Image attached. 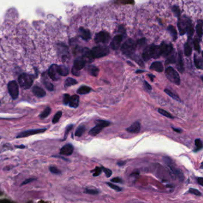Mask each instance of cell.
<instances>
[{
  "label": "cell",
  "instance_id": "obj_1",
  "mask_svg": "<svg viewBox=\"0 0 203 203\" xmlns=\"http://www.w3.org/2000/svg\"><path fill=\"white\" fill-rule=\"evenodd\" d=\"M162 55L160 46L151 45L144 50L142 53V59L144 61H148L151 58L158 59Z\"/></svg>",
  "mask_w": 203,
  "mask_h": 203
},
{
  "label": "cell",
  "instance_id": "obj_2",
  "mask_svg": "<svg viewBox=\"0 0 203 203\" xmlns=\"http://www.w3.org/2000/svg\"><path fill=\"white\" fill-rule=\"evenodd\" d=\"M136 49V43L132 39H129L124 42L122 47L123 53L129 57L132 56Z\"/></svg>",
  "mask_w": 203,
  "mask_h": 203
},
{
  "label": "cell",
  "instance_id": "obj_3",
  "mask_svg": "<svg viewBox=\"0 0 203 203\" xmlns=\"http://www.w3.org/2000/svg\"><path fill=\"white\" fill-rule=\"evenodd\" d=\"M34 82L32 76L27 74H23L19 77V83L22 88L24 90L29 89Z\"/></svg>",
  "mask_w": 203,
  "mask_h": 203
},
{
  "label": "cell",
  "instance_id": "obj_4",
  "mask_svg": "<svg viewBox=\"0 0 203 203\" xmlns=\"http://www.w3.org/2000/svg\"><path fill=\"white\" fill-rule=\"evenodd\" d=\"M165 74H166V77L170 82L177 85H180L181 79H180L179 75L173 67H167L165 70Z\"/></svg>",
  "mask_w": 203,
  "mask_h": 203
},
{
  "label": "cell",
  "instance_id": "obj_5",
  "mask_svg": "<svg viewBox=\"0 0 203 203\" xmlns=\"http://www.w3.org/2000/svg\"><path fill=\"white\" fill-rule=\"evenodd\" d=\"M110 125V123L106 120H97V125L92 128L89 132V135H90L92 136H95L97 135L98 134L101 132L104 127L109 126Z\"/></svg>",
  "mask_w": 203,
  "mask_h": 203
},
{
  "label": "cell",
  "instance_id": "obj_6",
  "mask_svg": "<svg viewBox=\"0 0 203 203\" xmlns=\"http://www.w3.org/2000/svg\"><path fill=\"white\" fill-rule=\"evenodd\" d=\"M91 52L94 58H101L106 56L109 53V49L106 46H97L94 47Z\"/></svg>",
  "mask_w": 203,
  "mask_h": 203
},
{
  "label": "cell",
  "instance_id": "obj_7",
  "mask_svg": "<svg viewBox=\"0 0 203 203\" xmlns=\"http://www.w3.org/2000/svg\"><path fill=\"white\" fill-rule=\"evenodd\" d=\"M8 90L10 96L13 99H16L18 98L19 94V85L15 80L10 81L8 83Z\"/></svg>",
  "mask_w": 203,
  "mask_h": 203
},
{
  "label": "cell",
  "instance_id": "obj_8",
  "mask_svg": "<svg viewBox=\"0 0 203 203\" xmlns=\"http://www.w3.org/2000/svg\"><path fill=\"white\" fill-rule=\"evenodd\" d=\"M110 39V35L104 31H101L97 33L95 36V42L96 43H107Z\"/></svg>",
  "mask_w": 203,
  "mask_h": 203
},
{
  "label": "cell",
  "instance_id": "obj_9",
  "mask_svg": "<svg viewBox=\"0 0 203 203\" xmlns=\"http://www.w3.org/2000/svg\"><path fill=\"white\" fill-rule=\"evenodd\" d=\"M160 47L161 50L162 55H163V57L169 56L173 50V46L171 43H168L166 42H163Z\"/></svg>",
  "mask_w": 203,
  "mask_h": 203
},
{
  "label": "cell",
  "instance_id": "obj_10",
  "mask_svg": "<svg viewBox=\"0 0 203 203\" xmlns=\"http://www.w3.org/2000/svg\"><path fill=\"white\" fill-rule=\"evenodd\" d=\"M57 67L58 65L52 64L50 66L48 70V76L52 80L54 81L59 80L60 78V75L59 74V72H58Z\"/></svg>",
  "mask_w": 203,
  "mask_h": 203
},
{
  "label": "cell",
  "instance_id": "obj_11",
  "mask_svg": "<svg viewBox=\"0 0 203 203\" xmlns=\"http://www.w3.org/2000/svg\"><path fill=\"white\" fill-rule=\"evenodd\" d=\"M46 129H31V130H26V131H24L23 132H22L21 134H20L17 138H24V137H27L30 135H35L39 133H42L44 132V131H46Z\"/></svg>",
  "mask_w": 203,
  "mask_h": 203
},
{
  "label": "cell",
  "instance_id": "obj_12",
  "mask_svg": "<svg viewBox=\"0 0 203 203\" xmlns=\"http://www.w3.org/2000/svg\"><path fill=\"white\" fill-rule=\"evenodd\" d=\"M82 57L84 59L85 62L91 63L93 61L94 57L92 56L91 50L88 48H84L82 51Z\"/></svg>",
  "mask_w": 203,
  "mask_h": 203
},
{
  "label": "cell",
  "instance_id": "obj_13",
  "mask_svg": "<svg viewBox=\"0 0 203 203\" xmlns=\"http://www.w3.org/2000/svg\"><path fill=\"white\" fill-rule=\"evenodd\" d=\"M122 39H123V37L120 35L115 36L113 38V39L110 43L111 48L114 50H118L120 46V43L122 41Z\"/></svg>",
  "mask_w": 203,
  "mask_h": 203
},
{
  "label": "cell",
  "instance_id": "obj_14",
  "mask_svg": "<svg viewBox=\"0 0 203 203\" xmlns=\"http://www.w3.org/2000/svg\"><path fill=\"white\" fill-rule=\"evenodd\" d=\"M74 146L70 144H68L63 146L60 151V154L63 155H70L74 153Z\"/></svg>",
  "mask_w": 203,
  "mask_h": 203
},
{
  "label": "cell",
  "instance_id": "obj_15",
  "mask_svg": "<svg viewBox=\"0 0 203 203\" xmlns=\"http://www.w3.org/2000/svg\"><path fill=\"white\" fill-rule=\"evenodd\" d=\"M86 62L82 57H78L74 61L73 68L78 71L82 70L85 66Z\"/></svg>",
  "mask_w": 203,
  "mask_h": 203
},
{
  "label": "cell",
  "instance_id": "obj_16",
  "mask_svg": "<svg viewBox=\"0 0 203 203\" xmlns=\"http://www.w3.org/2000/svg\"><path fill=\"white\" fill-rule=\"evenodd\" d=\"M141 130V124L139 122H136L134 123L132 125H130L129 127L126 129V130L132 134H137L140 132Z\"/></svg>",
  "mask_w": 203,
  "mask_h": 203
},
{
  "label": "cell",
  "instance_id": "obj_17",
  "mask_svg": "<svg viewBox=\"0 0 203 203\" xmlns=\"http://www.w3.org/2000/svg\"><path fill=\"white\" fill-rule=\"evenodd\" d=\"M194 27L192 25V23L190 19L187 18L186 19V32H187L188 37L190 39H191V38L193 36L194 34Z\"/></svg>",
  "mask_w": 203,
  "mask_h": 203
},
{
  "label": "cell",
  "instance_id": "obj_18",
  "mask_svg": "<svg viewBox=\"0 0 203 203\" xmlns=\"http://www.w3.org/2000/svg\"><path fill=\"white\" fill-rule=\"evenodd\" d=\"M187 18L183 17L182 19H180L178 23V26L179 30V33L181 35H183L186 33V23Z\"/></svg>",
  "mask_w": 203,
  "mask_h": 203
},
{
  "label": "cell",
  "instance_id": "obj_19",
  "mask_svg": "<svg viewBox=\"0 0 203 203\" xmlns=\"http://www.w3.org/2000/svg\"><path fill=\"white\" fill-rule=\"evenodd\" d=\"M79 33L80 36L85 41H88L91 38V33L88 29H86L83 27H80L79 29Z\"/></svg>",
  "mask_w": 203,
  "mask_h": 203
},
{
  "label": "cell",
  "instance_id": "obj_20",
  "mask_svg": "<svg viewBox=\"0 0 203 203\" xmlns=\"http://www.w3.org/2000/svg\"><path fill=\"white\" fill-rule=\"evenodd\" d=\"M79 97L78 95H74L70 97L69 101V106L72 108H77L79 106Z\"/></svg>",
  "mask_w": 203,
  "mask_h": 203
},
{
  "label": "cell",
  "instance_id": "obj_21",
  "mask_svg": "<svg viewBox=\"0 0 203 203\" xmlns=\"http://www.w3.org/2000/svg\"><path fill=\"white\" fill-rule=\"evenodd\" d=\"M32 92L34 95L38 98H42L45 97L46 95V91L42 88H41V87H39L38 86H35L32 89Z\"/></svg>",
  "mask_w": 203,
  "mask_h": 203
},
{
  "label": "cell",
  "instance_id": "obj_22",
  "mask_svg": "<svg viewBox=\"0 0 203 203\" xmlns=\"http://www.w3.org/2000/svg\"><path fill=\"white\" fill-rule=\"evenodd\" d=\"M150 69L157 72H162L164 70L163 64L160 62H155L152 63L150 66Z\"/></svg>",
  "mask_w": 203,
  "mask_h": 203
},
{
  "label": "cell",
  "instance_id": "obj_23",
  "mask_svg": "<svg viewBox=\"0 0 203 203\" xmlns=\"http://www.w3.org/2000/svg\"><path fill=\"white\" fill-rule=\"evenodd\" d=\"M176 67L178 70V71L180 72V73H183L185 70L184 69V65H183V60H182V55L181 52H179V55H178V62H177V65H176Z\"/></svg>",
  "mask_w": 203,
  "mask_h": 203
},
{
  "label": "cell",
  "instance_id": "obj_24",
  "mask_svg": "<svg viewBox=\"0 0 203 203\" xmlns=\"http://www.w3.org/2000/svg\"><path fill=\"white\" fill-rule=\"evenodd\" d=\"M57 69H58V72H59V74L60 75V76H66L69 73L68 68L64 65L58 66Z\"/></svg>",
  "mask_w": 203,
  "mask_h": 203
},
{
  "label": "cell",
  "instance_id": "obj_25",
  "mask_svg": "<svg viewBox=\"0 0 203 203\" xmlns=\"http://www.w3.org/2000/svg\"><path fill=\"white\" fill-rule=\"evenodd\" d=\"M88 71L91 76L97 77L99 74V69L94 65H90L88 67Z\"/></svg>",
  "mask_w": 203,
  "mask_h": 203
},
{
  "label": "cell",
  "instance_id": "obj_26",
  "mask_svg": "<svg viewBox=\"0 0 203 203\" xmlns=\"http://www.w3.org/2000/svg\"><path fill=\"white\" fill-rule=\"evenodd\" d=\"M91 91V88L89 86H81L80 88L77 91V93L80 95H83V94H86L90 92Z\"/></svg>",
  "mask_w": 203,
  "mask_h": 203
},
{
  "label": "cell",
  "instance_id": "obj_27",
  "mask_svg": "<svg viewBox=\"0 0 203 203\" xmlns=\"http://www.w3.org/2000/svg\"><path fill=\"white\" fill-rule=\"evenodd\" d=\"M202 24H203L202 20H198L197 26H196V31H197V34L198 36L200 37V38H201L202 36Z\"/></svg>",
  "mask_w": 203,
  "mask_h": 203
},
{
  "label": "cell",
  "instance_id": "obj_28",
  "mask_svg": "<svg viewBox=\"0 0 203 203\" xmlns=\"http://www.w3.org/2000/svg\"><path fill=\"white\" fill-rule=\"evenodd\" d=\"M194 63L196 67L198 69H202V59L196 55H194Z\"/></svg>",
  "mask_w": 203,
  "mask_h": 203
},
{
  "label": "cell",
  "instance_id": "obj_29",
  "mask_svg": "<svg viewBox=\"0 0 203 203\" xmlns=\"http://www.w3.org/2000/svg\"><path fill=\"white\" fill-rule=\"evenodd\" d=\"M168 31L170 33L172 36L173 37V39L174 41H175L177 39V31L176 30V29L175 27H174L172 25H170L168 26Z\"/></svg>",
  "mask_w": 203,
  "mask_h": 203
},
{
  "label": "cell",
  "instance_id": "obj_30",
  "mask_svg": "<svg viewBox=\"0 0 203 203\" xmlns=\"http://www.w3.org/2000/svg\"><path fill=\"white\" fill-rule=\"evenodd\" d=\"M42 81L43 84L44 85L45 87L48 90H49L50 91H52L54 90V85L49 80H48L46 78L42 79Z\"/></svg>",
  "mask_w": 203,
  "mask_h": 203
},
{
  "label": "cell",
  "instance_id": "obj_31",
  "mask_svg": "<svg viewBox=\"0 0 203 203\" xmlns=\"http://www.w3.org/2000/svg\"><path fill=\"white\" fill-rule=\"evenodd\" d=\"M184 53L186 56H190L192 53V47L190 42H186L184 46Z\"/></svg>",
  "mask_w": 203,
  "mask_h": 203
},
{
  "label": "cell",
  "instance_id": "obj_32",
  "mask_svg": "<svg viewBox=\"0 0 203 203\" xmlns=\"http://www.w3.org/2000/svg\"><path fill=\"white\" fill-rule=\"evenodd\" d=\"M77 83H78L77 80H75V79L71 78H68L65 80L64 85H65L66 87H69V86H73V85H75L77 84Z\"/></svg>",
  "mask_w": 203,
  "mask_h": 203
},
{
  "label": "cell",
  "instance_id": "obj_33",
  "mask_svg": "<svg viewBox=\"0 0 203 203\" xmlns=\"http://www.w3.org/2000/svg\"><path fill=\"white\" fill-rule=\"evenodd\" d=\"M85 131V126H80L78 127V128L76 129L75 132V136L78 137L81 136L84 132Z\"/></svg>",
  "mask_w": 203,
  "mask_h": 203
},
{
  "label": "cell",
  "instance_id": "obj_34",
  "mask_svg": "<svg viewBox=\"0 0 203 203\" xmlns=\"http://www.w3.org/2000/svg\"><path fill=\"white\" fill-rule=\"evenodd\" d=\"M51 113V108L50 107H47L43 111L41 114L40 115V118L41 119H43L47 118V117H48V116Z\"/></svg>",
  "mask_w": 203,
  "mask_h": 203
},
{
  "label": "cell",
  "instance_id": "obj_35",
  "mask_svg": "<svg viewBox=\"0 0 203 203\" xmlns=\"http://www.w3.org/2000/svg\"><path fill=\"white\" fill-rule=\"evenodd\" d=\"M164 92H165L168 95H169L170 97H172L173 99H175V100H176V101H181L179 97H178V95H176V94H175V93L172 92L171 91L166 89V90H164Z\"/></svg>",
  "mask_w": 203,
  "mask_h": 203
},
{
  "label": "cell",
  "instance_id": "obj_36",
  "mask_svg": "<svg viewBox=\"0 0 203 203\" xmlns=\"http://www.w3.org/2000/svg\"><path fill=\"white\" fill-rule=\"evenodd\" d=\"M62 112L61 111H58L54 116L52 120V122L53 124H55L57 123L58 122H59L62 117Z\"/></svg>",
  "mask_w": 203,
  "mask_h": 203
},
{
  "label": "cell",
  "instance_id": "obj_37",
  "mask_svg": "<svg viewBox=\"0 0 203 203\" xmlns=\"http://www.w3.org/2000/svg\"><path fill=\"white\" fill-rule=\"evenodd\" d=\"M195 144L196 148L194 150V151H198L202 149V143L200 139H197L195 141Z\"/></svg>",
  "mask_w": 203,
  "mask_h": 203
},
{
  "label": "cell",
  "instance_id": "obj_38",
  "mask_svg": "<svg viewBox=\"0 0 203 203\" xmlns=\"http://www.w3.org/2000/svg\"><path fill=\"white\" fill-rule=\"evenodd\" d=\"M158 112L160 114H161L162 115L164 116H166L168 118H170V119H173L174 117L173 116L170 114L169 113H168L167 111L164 110H163V109H158Z\"/></svg>",
  "mask_w": 203,
  "mask_h": 203
},
{
  "label": "cell",
  "instance_id": "obj_39",
  "mask_svg": "<svg viewBox=\"0 0 203 203\" xmlns=\"http://www.w3.org/2000/svg\"><path fill=\"white\" fill-rule=\"evenodd\" d=\"M116 3L122 4H133L134 0H116Z\"/></svg>",
  "mask_w": 203,
  "mask_h": 203
},
{
  "label": "cell",
  "instance_id": "obj_40",
  "mask_svg": "<svg viewBox=\"0 0 203 203\" xmlns=\"http://www.w3.org/2000/svg\"><path fill=\"white\" fill-rule=\"evenodd\" d=\"M92 172H93V174H92V175L95 177L96 176H99L101 172H102V169H101V167H97L95 169H94Z\"/></svg>",
  "mask_w": 203,
  "mask_h": 203
},
{
  "label": "cell",
  "instance_id": "obj_41",
  "mask_svg": "<svg viewBox=\"0 0 203 203\" xmlns=\"http://www.w3.org/2000/svg\"><path fill=\"white\" fill-rule=\"evenodd\" d=\"M194 48L195 50L197 51V52H200V42H199V40L198 39H195L194 41Z\"/></svg>",
  "mask_w": 203,
  "mask_h": 203
},
{
  "label": "cell",
  "instance_id": "obj_42",
  "mask_svg": "<svg viewBox=\"0 0 203 203\" xmlns=\"http://www.w3.org/2000/svg\"><path fill=\"white\" fill-rule=\"evenodd\" d=\"M172 10H173V13H175L176 16L179 18V16H180V9H179V7L176 6H174L172 7Z\"/></svg>",
  "mask_w": 203,
  "mask_h": 203
},
{
  "label": "cell",
  "instance_id": "obj_43",
  "mask_svg": "<svg viewBox=\"0 0 203 203\" xmlns=\"http://www.w3.org/2000/svg\"><path fill=\"white\" fill-rule=\"evenodd\" d=\"M101 169H102V171H103L105 173L106 175L107 178H110L111 176L112 172L111 170L107 169V168H105V167H101Z\"/></svg>",
  "mask_w": 203,
  "mask_h": 203
},
{
  "label": "cell",
  "instance_id": "obj_44",
  "mask_svg": "<svg viewBox=\"0 0 203 203\" xmlns=\"http://www.w3.org/2000/svg\"><path fill=\"white\" fill-rule=\"evenodd\" d=\"M107 184L111 188H112L113 190H115V191H118V192L122 191L121 188H120V187L118 186L117 185H115L114 184H113V183H107Z\"/></svg>",
  "mask_w": 203,
  "mask_h": 203
},
{
  "label": "cell",
  "instance_id": "obj_45",
  "mask_svg": "<svg viewBox=\"0 0 203 203\" xmlns=\"http://www.w3.org/2000/svg\"><path fill=\"white\" fill-rule=\"evenodd\" d=\"M85 193L88 194H91V195H97L98 194V191L95 190H90V189H86L85 191H84Z\"/></svg>",
  "mask_w": 203,
  "mask_h": 203
},
{
  "label": "cell",
  "instance_id": "obj_46",
  "mask_svg": "<svg viewBox=\"0 0 203 203\" xmlns=\"http://www.w3.org/2000/svg\"><path fill=\"white\" fill-rule=\"evenodd\" d=\"M189 192L190 194H192L197 196H201L202 195L201 193L198 190L194 189V188H191V189L189 190Z\"/></svg>",
  "mask_w": 203,
  "mask_h": 203
},
{
  "label": "cell",
  "instance_id": "obj_47",
  "mask_svg": "<svg viewBox=\"0 0 203 203\" xmlns=\"http://www.w3.org/2000/svg\"><path fill=\"white\" fill-rule=\"evenodd\" d=\"M70 96L66 94H64V96H63V103H64V104L65 105H67L69 103V101H70Z\"/></svg>",
  "mask_w": 203,
  "mask_h": 203
},
{
  "label": "cell",
  "instance_id": "obj_48",
  "mask_svg": "<svg viewBox=\"0 0 203 203\" xmlns=\"http://www.w3.org/2000/svg\"><path fill=\"white\" fill-rule=\"evenodd\" d=\"M73 126H74L73 125H69V126H68L67 127V128H66V131H65L64 138V139H63V141L65 140V139L67 138V135H68V134H69V132H70V130H71V129H72V127H73Z\"/></svg>",
  "mask_w": 203,
  "mask_h": 203
},
{
  "label": "cell",
  "instance_id": "obj_49",
  "mask_svg": "<svg viewBox=\"0 0 203 203\" xmlns=\"http://www.w3.org/2000/svg\"><path fill=\"white\" fill-rule=\"evenodd\" d=\"M50 170L51 173H54V174H60L61 173V172L57 168H56L55 167H54V166H52V167H50Z\"/></svg>",
  "mask_w": 203,
  "mask_h": 203
},
{
  "label": "cell",
  "instance_id": "obj_50",
  "mask_svg": "<svg viewBox=\"0 0 203 203\" xmlns=\"http://www.w3.org/2000/svg\"><path fill=\"white\" fill-rule=\"evenodd\" d=\"M176 62V59H175V56L172 55L170 58L167 60V63H174Z\"/></svg>",
  "mask_w": 203,
  "mask_h": 203
},
{
  "label": "cell",
  "instance_id": "obj_51",
  "mask_svg": "<svg viewBox=\"0 0 203 203\" xmlns=\"http://www.w3.org/2000/svg\"><path fill=\"white\" fill-rule=\"evenodd\" d=\"M144 86H145V88H146V89L147 91H151V90H152L151 86L147 82H146V81L144 82Z\"/></svg>",
  "mask_w": 203,
  "mask_h": 203
},
{
  "label": "cell",
  "instance_id": "obj_52",
  "mask_svg": "<svg viewBox=\"0 0 203 203\" xmlns=\"http://www.w3.org/2000/svg\"><path fill=\"white\" fill-rule=\"evenodd\" d=\"M111 181L114 183H121L122 182V180L120 178H113Z\"/></svg>",
  "mask_w": 203,
  "mask_h": 203
},
{
  "label": "cell",
  "instance_id": "obj_53",
  "mask_svg": "<svg viewBox=\"0 0 203 203\" xmlns=\"http://www.w3.org/2000/svg\"><path fill=\"white\" fill-rule=\"evenodd\" d=\"M71 72H72V74H73V75H75V76H79L80 75V72H79V71H78V70H75V69H74V68H72Z\"/></svg>",
  "mask_w": 203,
  "mask_h": 203
},
{
  "label": "cell",
  "instance_id": "obj_54",
  "mask_svg": "<svg viewBox=\"0 0 203 203\" xmlns=\"http://www.w3.org/2000/svg\"><path fill=\"white\" fill-rule=\"evenodd\" d=\"M146 39H145L144 38H143V39H141L139 41H138V43L140 46H143L144 44H146Z\"/></svg>",
  "mask_w": 203,
  "mask_h": 203
},
{
  "label": "cell",
  "instance_id": "obj_55",
  "mask_svg": "<svg viewBox=\"0 0 203 203\" xmlns=\"http://www.w3.org/2000/svg\"><path fill=\"white\" fill-rule=\"evenodd\" d=\"M35 179H26L25 181H24L22 184L21 185H26V184H27L28 183H30V182H32V181H34Z\"/></svg>",
  "mask_w": 203,
  "mask_h": 203
},
{
  "label": "cell",
  "instance_id": "obj_56",
  "mask_svg": "<svg viewBox=\"0 0 203 203\" xmlns=\"http://www.w3.org/2000/svg\"><path fill=\"white\" fill-rule=\"evenodd\" d=\"M197 182L199 185L201 186H203V178H197Z\"/></svg>",
  "mask_w": 203,
  "mask_h": 203
},
{
  "label": "cell",
  "instance_id": "obj_57",
  "mask_svg": "<svg viewBox=\"0 0 203 203\" xmlns=\"http://www.w3.org/2000/svg\"><path fill=\"white\" fill-rule=\"evenodd\" d=\"M172 129L174 130L175 132H176L178 133H181L182 132V130L179 129H176V128H174V127H172Z\"/></svg>",
  "mask_w": 203,
  "mask_h": 203
},
{
  "label": "cell",
  "instance_id": "obj_58",
  "mask_svg": "<svg viewBox=\"0 0 203 203\" xmlns=\"http://www.w3.org/2000/svg\"><path fill=\"white\" fill-rule=\"evenodd\" d=\"M126 163V162H118L117 164H118V166H123V165H125V164Z\"/></svg>",
  "mask_w": 203,
  "mask_h": 203
},
{
  "label": "cell",
  "instance_id": "obj_59",
  "mask_svg": "<svg viewBox=\"0 0 203 203\" xmlns=\"http://www.w3.org/2000/svg\"><path fill=\"white\" fill-rule=\"evenodd\" d=\"M148 76L150 77V79L151 80V81H153V78H155V76H154V75H153L149 74V75H148Z\"/></svg>",
  "mask_w": 203,
  "mask_h": 203
},
{
  "label": "cell",
  "instance_id": "obj_60",
  "mask_svg": "<svg viewBox=\"0 0 203 203\" xmlns=\"http://www.w3.org/2000/svg\"><path fill=\"white\" fill-rule=\"evenodd\" d=\"M144 70H137L136 72L137 74H139V73H142V72H144Z\"/></svg>",
  "mask_w": 203,
  "mask_h": 203
},
{
  "label": "cell",
  "instance_id": "obj_61",
  "mask_svg": "<svg viewBox=\"0 0 203 203\" xmlns=\"http://www.w3.org/2000/svg\"><path fill=\"white\" fill-rule=\"evenodd\" d=\"M0 105H1V103H0Z\"/></svg>",
  "mask_w": 203,
  "mask_h": 203
}]
</instances>
